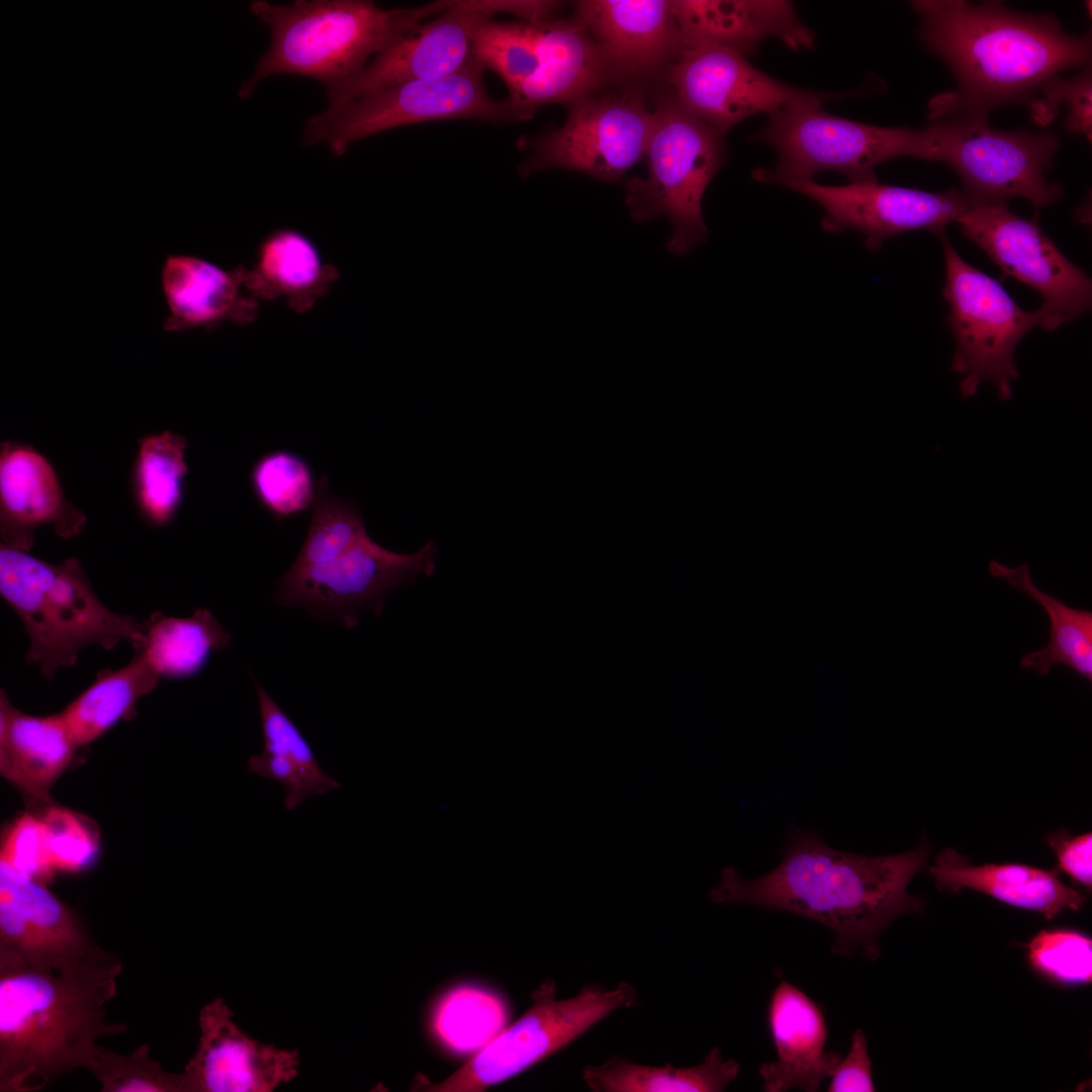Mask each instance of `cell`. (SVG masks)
<instances>
[{
	"instance_id": "cell-1",
	"label": "cell",
	"mask_w": 1092,
	"mask_h": 1092,
	"mask_svg": "<svg viewBox=\"0 0 1092 1092\" xmlns=\"http://www.w3.org/2000/svg\"><path fill=\"white\" fill-rule=\"evenodd\" d=\"M928 848L920 843L903 853L869 856L831 847L813 827L792 824L781 862L747 880L724 868L711 901L745 904L797 914L829 928L831 950L841 957L863 951L876 959L878 938L900 916L916 913L921 901L908 893L923 868Z\"/></svg>"
},
{
	"instance_id": "cell-2",
	"label": "cell",
	"mask_w": 1092,
	"mask_h": 1092,
	"mask_svg": "<svg viewBox=\"0 0 1092 1092\" xmlns=\"http://www.w3.org/2000/svg\"><path fill=\"white\" fill-rule=\"evenodd\" d=\"M918 34L957 80L956 90L930 103L932 118L988 117L1011 104L1033 107L1046 86L1091 61V35L1066 32L1050 13L1012 10L999 1L916 0Z\"/></svg>"
},
{
	"instance_id": "cell-3",
	"label": "cell",
	"mask_w": 1092,
	"mask_h": 1092,
	"mask_svg": "<svg viewBox=\"0 0 1092 1092\" xmlns=\"http://www.w3.org/2000/svg\"><path fill=\"white\" fill-rule=\"evenodd\" d=\"M121 971V960L101 946L60 971L0 960V1091H39L87 1069L100 1036L126 1032L106 1020Z\"/></svg>"
},
{
	"instance_id": "cell-4",
	"label": "cell",
	"mask_w": 1092,
	"mask_h": 1092,
	"mask_svg": "<svg viewBox=\"0 0 1092 1092\" xmlns=\"http://www.w3.org/2000/svg\"><path fill=\"white\" fill-rule=\"evenodd\" d=\"M454 3L385 9L369 0L252 1L249 9L268 27L270 43L238 96L249 99L267 78L289 74L322 83L330 100L390 42Z\"/></svg>"
},
{
	"instance_id": "cell-5",
	"label": "cell",
	"mask_w": 1092,
	"mask_h": 1092,
	"mask_svg": "<svg viewBox=\"0 0 1092 1092\" xmlns=\"http://www.w3.org/2000/svg\"><path fill=\"white\" fill-rule=\"evenodd\" d=\"M0 595L28 637L26 661L47 678L75 665L88 646L134 648L142 640L143 621L105 606L77 558L56 564L1 543Z\"/></svg>"
},
{
	"instance_id": "cell-6",
	"label": "cell",
	"mask_w": 1092,
	"mask_h": 1092,
	"mask_svg": "<svg viewBox=\"0 0 1092 1092\" xmlns=\"http://www.w3.org/2000/svg\"><path fill=\"white\" fill-rule=\"evenodd\" d=\"M723 134L689 111L674 95L653 111L645 155L646 179L627 183V205L637 221L666 216L672 225L666 249L685 256L703 244L704 192L724 160Z\"/></svg>"
},
{
	"instance_id": "cell-7",
	"label": "cell",
	"mask_w": 1092,
	"mask_h": 1092,
	"mask_svg": "<svg viewBox=\"0 0 1092 1092\" xmlns=\"http://www.w3.org/2000/svg\"><path fill=\"white\" fill-rule=\"evenodd\" d=\"M485 71L473 55L462 70L452 75L410 81L328 105L305 120L303 145H323L334 157H340L361 140L415 123L469 119L505 124L532 118L508 96L497 100L489 95Z\"/></svg>"
},
{
	"instance_id": "cell-8",
	"label": "cell",
	"mask_w": 1092,
	"mask_h": 1092,
	"mask_svg": "<svg viewBox=\"0 0 1092 1092\" xmlns=\"http://www.w3.org/2000/svg\"><path fill=\"white\" fill-rule=\"evenodd\" d=\"M752 141L770 146L778 154L771 169L758 168L752 177L781 184L812 179L823 170H836L849 182L877 181L875 167L898 157L930 161L931 146L925 128L888 127L856 122L825 112L822 104H795L768 114Z\"/></svg>"
},
{
	"instance_id": "cell-9",
	"label": "cell",
	"mask_w": 1092,
	"mask_h": 1092,
	"mask_svg": "<svg viewBox=\"0 0 1092 1092\" xmlns=\"http://www.w3.org/2000/svg\"><path fill=\"white\" fill-rule=\"evenodd\" d=\"M938 237L945 261L942 293L956 342L950 368L962 377L961 394L971 397L989 382L1000 399L1008 400L1019 375L1015 361L1019 341L1037 326L1045 330L1059 326L1045 305L1024 310L996 279L966 262L945 233Z\"/></svg>"
},
{
	"instance_id": "cell-10",
	"label": "cell",
	"mask_w": 1092,
	"mask_h": 1092,
	"mask_svg": "<svg viewBox=\"0 0 1092 1092\" xmlns=\"http://www.w3.org/2000/svg\"><path fill=\"white\" fill-rule=\"evenodd\" d=\"M926 129L930 161L952 168L972 199L1008 202L1021 197L1038 208L1063 195L1044 176L1060 147L1053 132L998 130L987 118L966 114L935 118Z\"/></svg>"
},
{
	"instance_id": "cell-11",
	"label": "cell",
	"mask_w": 1092,
	"mask_h": 1092,
	"mask_svg": "<svg viewBox=\"0 0 1092 1092\" xmlns=\"http://www.w3.org/2000/svg\"><path fill=\"white\" fill-rule=\"evenodd\" d=\"M532 996V1006L515 1023L444 1081L425 1090L483 1091L564 1048L612 1012L639 1004L637 990L627 982L612 990L586 985L576 996L556 1000L555 983L549 980Z\"/></svg>"
},
{
	"instance_id": "cell-12",
	"label": "cell",
	"mask_w": 1092,
	"mask_h": 1092,
	"mask_svg": "<svg viewBox=\"0 0 1092 1092\" xmlns=\"http://www.w3.org/2000/svg\"><path fill=\"white\" fill-rule=\"evenodd\" d=\"M438 546L430 540L402 554L376 543L368 532L332 560L290 568L277 581L273 601L302 607L311 616L354 628L365 610L379 616L389 593L431 576Z\"/></svg>"
},
{
	"instance_id": "cell-13",
	"label": "cell",
	"mask_w": 1092,
	"mask_h": 1092,
	"mask_svg": "<svg viewBox=\"0 0 1092 1092\" xmlns=\"http://www.w3.org/2000/svg\"><path fill=\"white\" fill-rule=\"evenodd\" d=\"M652 122L637 90L593 93L569 105L560 127L535 141L521 174L567 169L616 181L645 155Z\"/></svg>"
},
{
	"instance_id": "cell-14",
	"label": "cell",
	"mask_w": 1092,
	"mask_h": 1092,
	"mask_svg": "<svg viewBox=\"0 0 1092 1092\" xmlns=\"http://www.w3.org/2000/svg\"><path fill=\"white\" fill-rule=\"evenodd\" d=\"M962 234L979 246L1004 274L1035 289L1059 327L1087 311L1092 282L1070 262L1038 223L1023 218L1007 202L971 203L957 221Z\"/></svg>"
},
{
	"instance_id": "cell-15",
	"label": "cell",
	"mask_w": 1092,
	"mask_h": 1092,
	"mask_svg": "<svg viewBox=\"0 0 1092 1092\" xmlns=\"http://www.w3.org/2000/svg\"><path fill=\"white\" fill-rule=\"evenodd\" d=\"M668 81L675 98L722 134L756 113L768 115L795 104H823L847 95L783 83L752 66L743 54L718 46L682 50Z\"/></svg>"
},
{
	"instance_id": "cell-16",
	"label": "cell",
	"mask_w": 1092,
	"mask_h": 1092,
	"mask_svg": "<svg viewBox=\"0 0 1092 1092\" xmlns=\"http://www.w3.org/2000/svg\"><path fill=\"white\" fill-rule=\"evenodd\" d=\"M781 185L823 208L821 225L825 232L856 231L870 250H878L887 240L914 230L938 236L948 223L957 222L971 203L970 196L957 189L933 193L878 181L827 186L812 179H795Z\"/></svg>"
},
{
	"instance_id": "cell-17",
	"label": "cell",
	"mask_w": 1092,
	"mask_h": 1092,
	"mask_svg": "<svg viewBox=\"0 0 1092 1092\" xmlns=\"http://www.w3.org/2000/svg\"><path fill=\"white\" fill-rule=\"evenodd\" d=\"M506 12L505 0H455L445 12L423 21L378 53L361 74L328 100L352 101L370 92L415 81L437 79L462 70L472 59L477 26Z\"/></svg>"
},
{
	"instance_id": "cell-18",
	"label": "cell",
	"mask_w": 1092,
	"mask_h": 1092,
	"mask_svg": "<svg viewBox=\"0 0 1092 1092\" xmlns=\"http://www.w3.org/2000/svg\"><path fill=\"white\" fill-rule=\"evenodd\" d=\"M99 947L82 920L42 883L0 860V960L60 971Z\"/></svg>"
},
{
	"instance_id": "cell-19",
	"label": "cell",
	"mask_w": 1092,
	"mask_h": 1092,
	"mask_svg": "<svg viewBox=\"0 0 1092 1092\" xmlns=\"http://www.w3.org/2000/svg\"><path fill=\"white\" fill-rule=\"evenodd\" d=\"M197 1051L184 1068L188 1092H271L296 1077V1051L246 1034L216 998L199 1011Z\"/></svg>"
},
{
	"instance_id": "cell-20",
	"label": "cell",
	"mask_w": 1092,
	"mask_h": 1092,
	"mask_svg": "<svg viewBox=\"0 0 1092 1092\" xmlns=\"http://www.w3.org/2000/svg\"><path fill=\"white\" fill-rule=\"evenodd\" d=\"M572 17L599 44L611 77L648 76L682 51L671 1H579Z\"/></svg>"
},
{
	"instance_id": "cell-21",
	"label": "cell",
	"mask_w": 1092,
	"mask_h": 1092,
	"mask_svg": "<svg viewBox=\"0 0 1092 1092\" xmlns=\"http://www.w3.org/2000/svg\"><path fill=\"white\" fill-rule=\"evenodd\" d=\"M85 523V516L65 499L54 468L40 453L26 445H2V544L29 551L37 528L51 526L60 537L71 538L83 530Z\"/></svg>"
},
{
	"instance_id": "cell-22",
	"label": "cell",
	"mask_w": 1092,
	"mask_h": 1092,
	"mask_svg": "<svg viewBox=\"0 0 1092 1092\" xmlns=\"http://www.w3.org/2000/svg\"><path fill=\"white\" fill-rule=\"evenodd\" d=\"M682 50L718 46L744 56L770 37L792 50L811 49L814 33L789 1H671Z\"/></svg>"
},
{
	"instance_id": "cell-23",
	"label": "cell",
	"mask_w": 1092,
	"mask_h": 1092,
	"mask_svg": "<svg viewBox=\"0 0 1092 1092\" xmlns=\"http://www.w3.org/2000/svg\"><path fill=\"white\" fill-rule=\"evenodd\" d=\"M767 1019L777 1060L760 1065L764 1091H818L842 1059L825 1051L828 1031L820 1008L797 987L781 981L770 996Z\"/></svg>"
},
{
	"instance_id": "cell-24",
	"label": "cell",
	"mask_w": 1092,
	"mask_h": 1092,
	"mask_svg": "<svg viewBox=\"0 0 1092 1092\" xmlns=\"http://www.w3.org/2000/svg\"><path fill=\"white\" fill-rule=\"evenodd\" d=\"M535 72L508 97L532 117L545 104L571 105L604 85L611 74L603 53L573 17L541 23Z\"/></svg>"
},
{
	"instance_id": "cell-25",
	"label": "cell",
	"mask_w": 1092,
	"mask_h": 1092,
	"mask_svg": "<svg viewBox=\"0 0 1092 1092\" xmlns=\"http://www.w3.org/2000/svg\"><path fill=\"white\" fill-rule=\"evenodd\" d=\"M80 747L62 712L26 714L0 695V772L27 795L51 802V789Z\"/></svg>"
},
{
	"instance_id": "cell-26",
	"label": "cell",
	"mask_w": 1092,
	"mask_h": 1092,
	"mask_svg": "<svg viewBox=\"0 0 1092 1092\" xmlns=\"http://www.w3.org/2000/svg\"><path fill=\"white\" fill-rule=\"evenodd\" d=\"M161 285L169 310L166 331L212 328L254 316L255 302L242 292L247 285L245 271H226L190 255H168Z\"/></svg>"
},
{
	"instance_id": "cell-27",
	"label": "cell",
	"mask_w": 1092,
	"mask_h": 1092,
	"mask_svg": "<svg viewBox=\"0 0 1092 1092\" xmlns=\"http://www.w3.org/2000/svg\"><path fill=\"white\" fill-rule=\"evenodd\" d=\"M929 872L940 889H972L1038 912L1048 920L1066 909L1079 910L1085 902L1081 892L1065 885L1055 871L1020 863L974 866L952 849L939 853Z\"/></svg>"
},
{
	"instance_id": "cell-28",
	"label": "cell",
	"mask_w": 1092,
	"mask_h": 1092,
	"mask_svg": "<svg viewBox=\"0 0 1092 1092\" xmlns=\"http://www.w3.org/2000/svg\"><path fill=\"white\" fill-rule=\"evenodd\" d=\"M990 574L1035 601L1050 620L1048 644L1021 656L1019 665L1046 675L1059 665L1071 668L1092 681V612L1066 605L1040 589L1033 581L1028 563L1007 566L997 560L988 565Z\"/></svg>"
},
{
	"instance_id": "cell-29",
	"label": "cell",
	"mask_w": 1092,
	"mask_h": 1092,
	"mask_svg": "<svg viewBox=\"0 0 1092 1092\" xmlns=\"http://www.w3.org/2000/svg\"><path fill=\"white\" fill-rule=\"evenodd\" d=\"M142 640L133 648L160 679H183L197 674L209 657L224 650L231 634L206 608L189 617L161 612L143 621Z\"/></svg>"
},
{
	"instance_id": "cell-30",
	"label": "cell",
	"mask_w": 1092,
	"mask_h": 1092,
	"mask_svg": "<svg viewBox=\"0 0 1092 1092\" xmlns=\"http://www.w3.org/2000/svg\"><path fill=\"white\" fill-rule=\"evenodd\" d=\"M740 1072L734 1060H723L718 1046L693 1067L671 1064L652 1067L614 1056L599 1066H587L582 1080L594 1092H721Z\"/></svg>"
},
{
	"instance_id": "cell-31",
	"label": "cell",
	"mask_w": 1092,
	"mask_h": 1092,
	"mask_svg": "<svg viewBox=\"0 0 1092 1092\" xmlns=\"http://www.w3.org/2000/svg\"><path fill=\"white\" fill-rule=\"evenodd\" d=\"M335 277L313 243L302 233L279 229L262 242L256 269L246 273V284L263 296H285L304 308Z\"/></svg>"
},
{
	"instance_id": "cell-32",
	"label": "cell",
	"mask_w": 1092,
	"mask_h": 1092,
	"mask_svg": "<svg viewBox=\"0 0 1092 1092\" xmlns=\"http://www.w3.org/2000/svg\"><path fill=\"white\" fill-rule=\"evenodd\" d=\"M160 677L136 653L125 665L100 670L93 682L63 711L79 746L91 743L133 711Z\"/></svg>"
},
{
	"instance_id": "cell-33",
	"label": "cell",
	"mask_w": 1092,
	"mask_h": 1092,
	"mask_svg": "<svg viewBox=\"0 0 1092 1092\" xmlns=\"http://www.w3.org/2000/svg\"><path fill=\"white\" fill-rule=\"evenodd\" d=\"M187 441L164 431L140 441L135 462L136 496L143 515L156 526H165L175 517L183 496L188 471L185 462Z\"/></svg>"
},
{
	"instance_id": "cell-34",
	"label": "cell",
	"mask_w": 1092,
	"mask_h": 1092,
	"mask_svg": "<svg viewBox=\"0 0 1092 1092\" xmlns=\"http://www.w3.org/2000/svg\"><path fill=\"white\" fill-rule=\"evenodd\" d=\"M508 1008L490 991L470 985L438 1001L432 1025L438 1039L457 1054H476L507 1027Z\"/></svg>"
},
{
	"instance_id": "cell-35",
	"label": "cell",
	"mask_w": 1092,
	"mask_h": 1092,
	"mask_svg": "<svg viewBox=\"0 0 1092 1092\" xmlns=\"http://www.w3.org/2000/svg\"><path fill=\"white\" fill-rule=\"evenodd\" d=\"M544 22V21H543ZM542 22L483 20L475 29L472 53L505 82L509 95L535 72Z\"/></svg>"
},
{
	"instance_id": "cell-36",
	"label": "cell",
	"mask_w": 1092,
	"mask_h": 1092,
	"mask_svg": "<svg viewBox=\"0 0 1092 1092\" xmlns=\"http://www.w3.org/2000/svg\"><path fill=\"white\" fill-rule=\"evenodd\" d=\"M365 533L356 503L334 494L328 476L324 475L316 481L309 528L292 565L305 567L328 562Z\"/></svg>"
},
{
	"instance_id": "cell-37",
	"label": "cell",
	"mask_w": 1092,
	"mask_h": 1092,
	"mask_svg": "<svg viewBox=\"0 0 1092 1092\" xmlns=\"http://www.w3.org/2000/svg\"><path fill=\"white\" fill-rule=\"evenodd\" d=\"M251 485L261 506L277 520L306 511L316 493L307 461L286 450L269 452L258 459L251 471Z\"/></svg>"
},
{
	"instance_id": "cell-38",
	"label": "cell",
	"mask_w": 1092,
	"mask_h": 1092,
	"mask_svg": "<svg viewBox=\"0 0 1092 1092\" xmlns=\"http://www.w3.org/2000/svg\"><path fill=\"white\" fill-rule=\"evenodd\" d=\"M89 1070L102 1092H188L184 1072L165 1071L144 1043L127 1055L98 1048Z\"/></svg>"
},
{
	"instance_id": "cell-39",
	"label": "cell",
	"mask_w": 1092,
	"mask_h": 1092,
	"mask_svg": "<svg viewBox=\"0 0 1092 1092\" xmlns=\"http://www.w3.org/2000/svg\"><path fill=\"white\" fill-rule=\"evenodd\" d=\"M253 679L260 709L263 750L285 756L294 763L303 776L310 796L341 789L342 785L323 770L308 742L293 721L262 685L256 678Z\"/></svg>"
},
{
	"instance_id": "cell-40",
	"label": "cell",
	"mask_w": 1092,
	"mask_h": 1092,
	"mask_svg": "<svg viewBox=\"0 0 1092 1092\" xmlns=\"http://www.w3.org/2000/svg\"><path fill=\"white\" fill-rule=\"evenodd\" d=\"M1028 959L1038 973L1063 985L1092 980V941L1074 930H1042L1028 944Z\"/></svg>"
},
{
	"instance_id": "cell-41",
	"label": "cell",
	"mask_w": 1092,
	"mask_h": 1092,
	"mask_svg": "<svg viewBox=\"0 0 1092 1092\" xmlns=\"http://www.w3.org/2000/svg\"><path fill=\"white\" fill-rule=\"evenodd\" d=\"M41 818L56 872L77 873L92 863L99 850V836L91 822L56 806L47 809Z\"/></svg>"
},
{
	"instance_id": "cell-42",
	"label": "cell",
	"mask_w": 1092,
	"mask_h": 1092,
	"mask_svg": "<svg viewBox=\"0 0 1092 1092\" xmlns=\"http://www.w3.org/2000/svg\"><path fill=\"white\" fill-rule=\"evenodd\" d=\"M0 860L39 883L51 880L56 870L42 818L30 813L17 818L4 835Z\"/></svg>"
},
{
	"instance_id": "cell-43",
	"label": "cell",
	"mask_w": 1092,
	"mask_h": 1092,
	"mask_svg": "<svg viewBox=\"0 0 1092 1092\" xmlns=\"http://www.w3.org/2000/svg\"><path fill=\"white\" fill-rule=\"evenodd\" d=\"M1064 102L1069 109L1066 119L1067 128L1091 140V70L1083 71L1070 78L1062 76L1054 79L1044 89L1033 109V116L1038 121L1048 122L1055 114V108Z\"/></svg>"
},
{
	"instance_id": "cell-44",
	"label": "cell",
	"mask_w": 1092,
	"mask_h": 1092,
	"mask_svg": "<svg viewBox=\"0 0 1092 1092\" xmlns=\"http://www.w3.org/2000/svg\"><path fill=\"white\" fill-rule=\"evenodd\" d=\"M1060 870L1087 890L1092 886V835L1090 832L1072 835L1064 829L1046 835Z\"/></svg>"
},
{
	"instance_id": "cell-45",
	"label": "cell",
	"mask_w": 1092,
	"mask_h": 1092,
	"mask_svg": "<svg viewBox=\"0 0 1092 1092\" xmlns=\"http://www.w3.org/2000/svg\"><path fill=\"white\" fill-rule=\"evenodd\" d=\"M872 1061L868 1053V1039L861 1029L851 1037L848 1054L834 1069L828 1086L829 1092H873Z\"/></svg>"
},
{
	"instance_id": "cell-46",
	"label": "cell",
	"mask_w": 1092,
	"mask_h": 1092,
	"mask_svg": "<svg viewBox=\"0 0 1092 1092\" xmlns=\"http://www.w3.org/2000/svg\"><path fill=\"white\" fill-rule=\"evenodd\" d=\"M248 771L279 783L285 790L284 806L287 810L298 807L310 797L307 785L297 766L280 754L262 751L248 760Z\"/></svg>"
}]
</instances>
